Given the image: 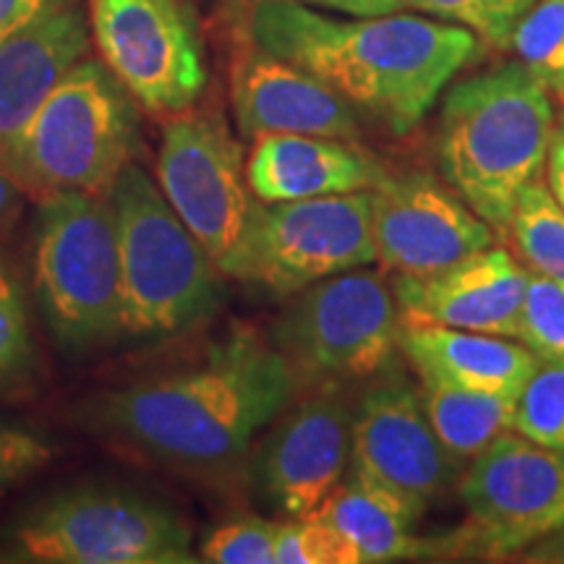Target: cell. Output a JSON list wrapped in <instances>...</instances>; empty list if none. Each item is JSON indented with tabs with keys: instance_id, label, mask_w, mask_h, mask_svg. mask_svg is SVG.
<instances>
[{
	"instance_id": "cell-21",
	"label": "cell",
	"mask_w": 564,
	"mask_h": 564,
	"mask_svg": "<svg viewBox=\"0 0 564 564\" xmlns=\"http://www.w3.org/2000/svg\"><path fill=\"white\" fill-rule=\"evenodd\" d=\"M340 531L356 546L361 564H384L403 560H434V541L413 535V523L421 518L411 505L382 486L364 478H343L312 512Z\"/></svg>"
},
{
	"instance_id": "cell-39",
	"label": "cell",
	"mask_w": 564,
	"mask_h": 564,
	"mask_svg": "<svg viewBox=\"0 0 564 564\" xmlns=\"http://www.w3.org/2000/svg\"><path fill=\"white\" fill-rule=\"evenodd\" d=\"M562 97H564V91H562Z\"/></svg>"
},
{
	"instance_id": "cell-36",
	"label": "cell",
	"mask_w": 564,
	"mask_h": 564,
	"mask_svg": "<svg viewBox=\"0 0 564 564\" xmlns=\"http://www.w3.org/2000/svg\"><path fill=\"white\" fill-rule=\"evenodd\" d=\"M19 186L11 181V175L6 173V167L0 165V223L11 215L13 204L19 199Z\"/></svg>"
},
{
	"instance_id": "cell-12",
	"label": "cell",
	"mask_w": 564,
	"mask_h": 564,
	"mask_svg": "<svg viewBox=\"0 0 564 564\" xmlns=\"http://www.w3.org/2000/svg\"><path fill=\"white\" fill-rule=\"evenodd\" d=\"M371 262H377V251L369 192L262 202L243 280L278 295H293Z\"/></svg>"
},
{
	"instance_id": "cell-35",
	"label": "cell",
	"mask_w": 564,
	"mask_h": 564,
	"mask_svg": "<svg viewBox=\"0 0 564 564\" xmlns=\"http://www.w3.org/2000/svg\"><path fill=\"white\" fill-rule=\"evenodd\" d=\"M546 186L554 194V199L560 202L564 209V131L560 129L554 133L552 147H549L546 158Z\"/></svg>"
},
{
	"instance_id": "cell-1",
	"label": "cell",
	"mask_w": 564,
	"mask_h": 564,
	"mask_svg": "<svg viewBox=\"0 0 564 564\" xmlns=\"http://www.w3.org/2000/svg\"><path fill=\"white\" fill-rule=\"evenodd\" d=\"M299 392L282 352L253 333L217 343L202 361L91 398L84 426L183 474H225L249 455Z\"/></svg>"
},
{
	"instance_id": "cell-38",
	"label": "cell",
	"mask_w": 564,
	"mask_h": 564,
	"mask_svg": "<svg viewBox=\"0 0 564 564\" xmlns=\"http://www.w3.org/2000/svg\"><path fill=\"white\" fill-rule=\"evenodd\" d=\"M562 131H564V121H562Z\"/></svg>"
},
{
	"instance_id": "cell-17",
	"label": "cell",
	"mask_w": 564,
	"mask_h": 564,
	"mask_svg": "<svg viewBox=\"0 0 564 564\" xmlns=\"http://www.w3.org/2000/svg\"><path fill=\"white\" fill-rule=\"evenodd\" d=\"M230 102L246 139L272 133L361 139L358 110L314 74L262 51L246 47L232 63Z\"/></svg>"
},
{
	"instance_id": "cell-13",
	"label": "cell",
	"mask_w": 564,
	"mask_h": 564,
	"mask_svg": "<svg viewBox=\"0 0 564 564\" xmlns=\"http://www.w3.org/2000/svg\"><path fill=\"white\" fill-rule=\"evenodd\" d=\"M369 204L377 262L394 278L442 272L494 246L491 225L426 173H387Z\"/></svg>"
},
{
	"instance_id": "cell-20",
	"label": "cell",
	"mask_w": 564,
	"mask_h": 564,
	"mask_svg": "<svg viewBox=\"0 0 564 564\" xmlns=\"http://www.w3.org/2000/svg\"><path fill=\"white\" fill-rule=\"evenodd\" d=\"M400 350L419 377H434L444 384L481 394L520 398L528 379L539 369V358L523 343L510 337L465 333V329L403 327Z\"/></svg>"
},
{
	"instance_id": "cell-30",
	"label": "cell",
	"mask_w": 564,
	"mask_h": 564,
	"mask_svg": "<svg viewBox=\"0 0 564 564\" xmlns=\"http://www.w3.org/2000/svg\"><path fill=\"white\" fill-rule=\"evenodd\" d=\"M32 327L24 295L9 267L0 262V387L17 382L32 364Z\"/></svg>"
},
{
	"instance_id": "cell-28",
	"label": "cell",
	"mask_w": 564,
	"mask_h": 564,
	"mask_svg": "<svg viewBox=\"0 0 564 564\" xmlns=\"http://www.w3.org/2000/svg\"><path fill=\"white\" fill-rule=\"evenodd\" d=\"M274 564H361L356 546L319 518L280 520Z\"/></svg>"
},
{
	"instance_id": "cell-25",
	"label": "cell",
	"mask_w": 564,
	"mask_h": 564,
	"mask_svg": "<svg viewBox=\"0 0 564 564\" xmlns=\"http://www.w3.org/2000/svg\"><path fill=\"white\" fill-rule=\"evenodd\" d=\"M405 11H419L447 24L465 26L484 45L507 51L518 21L535 0H403Z\"/></svg>"
},
{
	"instance_id": "cell-14",
	"label": "cell",
	"mask_w": 564,
	"mask_h": 564,
	"mask_svg": "<svg viewBox=\"0 0 564 564\" xmlns=\"http://www.w3.org/2000/svg\"><path fill=\"white\" fill-rule=\"evenodd\" d=\"M352 405L345 387H308L272 421L253 457V481L288 518H308L350 465Z\"/></svg>"
},
{
	"instance_id": "cell-6",
	"label": "cell",
	"mask_w": 564,
	"mask_h": 564,
	"mask_svg": "<svg viewBox=\"0 0 564 564\" xmlns=\"http://www.w3.org/2000/svg\"><path fill=\"white\" fill-rule=\"evenodd\" d=\"M34 291L61 348L84 352L123 335V282L108 196L61 192L40 199Z\"/></svg>"
},
{
	"instance_id": "cell-27",
	"label": "cell",
	"mask_w": 564,
	"mask_h": 564,
	"mask_svg": "<svg viewBox=\"0 0 564 564\" xmlns=\"http://www.w3.org/2000/svg\"><path fill=\"white\" fill-rule=\"evenodd\" d=\"M518 340L539 361H564V282L528 270Z\"/></svg>"
},
{
	"instance_id": "cell-11",
	"label": "cell",
	"mask_w": 564,
	"mask_h": 564,
	"mask_svg": "<svg viewBox=\"0 0 564 564\" xmlns=\"http://www.w3.org/2000/svg\"><path fill=\"white\" fill-rule=\"evenodd\" d=\"M89 37L150 112L192 110L207 87L202 40L181 0H87Z\"/></svg>"
},
{
	"instance_id": "cell-5",
	"label": "cell",
	"mask_w": 564,
	"mask_h": 564,
	"mask_svg": "<svg viewBox=\"0 0 564 564\" xmlns=\"http://www.w3.org/2000/svg\"><path fill=\"white\" fill-rule=\"evenodd\" d=\"M108 199L121 251L123 333L171 337L209 319L220 308L225 274L175 215L158 181L129 162Z\"/></svg>"
},
{
	"instance_id": "cell-16",
	"label": "cell",
	"mask_w": 564,
	"mask_h": 564,
	"mask_svg": "<svg viewBox=\"0 0 564 564\" xmlns=\"http://www.w3.org/2000/svg\"><path fill=\"white\" fill-rule=\"evenodd\" d=\"M528 270L507 249H489L423 278H394L403 327L465 329L518 340Z\"/></svg>"
},
{
	"instance_id": "cell-15",
	"label": "cell",
	"mask_w": 564,
	"mask_h": 564,
	"mask_svg": "<svg viewBox=\"0 0 564 564\" xmlns=\"http://www.w3.org/2000/svg\"><path fill=\"white\" fill-rule=\"evenodd\" d=\"M449 460L423 413L419 390L392 373L361 392L352 405L350 474L423 514L453 484Z\"/></svg>"
},
{
	"instance_id": "cell-18",
	"label": "cell",
	"mask_w": 564,
	"mask_h": 564,
	"mask_svg": "<svg viewBox=\"0 0 564 564\" xmlns=\"http://www.w3.org/2000/svg\"><path fill=\"white\" fill-rule=\"evenodd\" d=\"M246 175L259 202H295L371 192L387 171L358 141L272 133L253 139Z\"/></svg>"
},
{
	"instance_id": "cell-19",
	"label": "cell",
	"mask_w": 564,
	"mask_h": 564,
	"mask_svg": "<svg viewBox=\"0 0 564 564\" xmlns=\"http://www.w3.org/2000/svg\"><path fill=\"white\" fill-rule=\"evenodd\" d=\"M89 21L74 3L0 40V150L34 116L70 66L87 58Z\"/></svg>"
},
{
	"instance_id": "cell-22",
	"label": "cell",
	"mask_w": 564,
	"mask_h": 564,
	"mask_svg": "<svg viewBox=\"0 0 564 564\" xmlns=\"http://www.w3.org/2000/svg\"><path fill=\"white\" fill-rule=\"evenodd\" d=\"M419 379L423 413L455 465H468L499 434L512 429L518 405V398L512 394H481L444 384L434 377Z\"/></svg>"
},
{
	"instance_id": "cell-24",
	"label": "cell",
	"mask_w": 564,
	"mask_h": 564,
	"mask_svg": "<svg viewBox=\"0 0 564 564\" xmlns=\"http://www.w3.org/2000/svg\"><path fill=\"white\" fill-rule=\"evenodd\" d=\"M518 61L544 84L564 91V0H535L512 32Z\"/></svg>"
},
{
	"instance_id": "cell-2",
	"label": "cell",
	"mask_w": 564,
	"mask_h": 564,
	"mask_svg": "<svg viewBox=\"0 0 564 564\" xmlns=\"http://www.w3.org/2000/svg\"><path fill=\"white\" fill-rule=\"evenodd\" d=\"M253 45L314 74L394 137L419 126L484 42L432 17H335L299 0H257Z\"/></svg>"
},
{
	"instance_id": "cell-34",
	"label": "cell",
	"mask_w": 564,
	"mask_h": 564,
	"mask_svg": "<svg viewBox=\"0 0 564 564\" xmlns=\"http://www.w3.org/2000/svg\"><path fill=\"white\" fill-rule=\"evenodd\" d=\"M510 562H525V564H564V525L556 531L541 535V539L531 541V544L520 549L510 556Z\"/></svg>"
},
{
	"instance_id": "cell-29",
	"label": "cell",
	"mask_w": 564,
	"mask_h": 564,
	"mask_svg": "<svg viewBox=\"0 0 564 564\" xmlns=\"http://www.w3.org/2000/svg\"><path fill=\"white\" fill-rule=\"evenodd\" d=\"M280 520L236 518L217 525L202 544V562L212 564H274Z\"/></svg>"
},
{
	"instance_id": "cell-9",
	"label": "cell",
	"mask_w": 564,
	"mask_h": 564,
	"mask_svg": "<svg viewBox=\"0 0 564 564\" xmlns=\"http://www.w3.org/2000/svg\"><path fill=\"white\" fill-rule=\"evenodd\" d=\"M158 186L225 278H246L259 202L246 175L243 150L223 121L175 112L158 152Z\"/></svg>"
},
{
	"instance_id": "cell-8",
	"label": "cell",
	"mask_w": 564,
	"mask_h": 564,
	"mask_svg": "<svg viewBox=\"0 0 564 564\" xmlns=\"http://www.w3.org/2000/svg\"><path fill=\"white\" fill-rule=\"evenodd\" d=\"M400 335L392 288L361 267L299 291L274 324L272 345L299 387H345L390 369Z\"/></svg>"
},
{
	"instance_id": "cell-26",
	"label": "cell",
	"mask_w": 564,
	"mask_h": 564,
	"mask_svg": "<svg viewBox=\"0 0 564 564\" xmlns=\"http://www.w3.org/2000/svg\"><path fill=\"white\" fill-rule=\"evenodd\" d=\"M512 429L528 440L564 449V361H541L520 392Z\"/></svg>"
},
{
	"instance_id": "cell-23",
	"label": "cell",
	"mask_w": 564,
	"mask_h": 564,
	"mask_svg": "<svg viewBox=\"0 0 564 564\" xmlns=\"http://www.w3.org/2000/svg\"><path fill=\"white\" fill-rule=\"evenodd\" d=\"M514 251L525 270L564 282V209L541 181L528 183L507 220Z\"/></svg>"
},
{
	"instance_id": "cell-33",
	"label": "cell",
	"mask_w": 564,
	"mask_h": 564,
	"mask_svg": "<svg viewBox=\"0 0 564 564\" xmlns=\"http://www.w3.org/2000/svg\"><path fill=\"white\" fill-rule=\"evenodd\" d=\"M299 3L340 17H390L405 11L403 0H299Z\"/></svg>"
},
{
	"instance_id": "cell-32",
	"label": "cell",
	"mask_w": 564,
	"mask_h": 564,
	"mask_svg": "<svg viewBox=\"0 0 564 564\" xmlns=\"http://www.w3.org/2000/svg\"><path fill=\"white\" fill-rule=\"evenodd\" d=\"M66 0H0V40L11 37L26 26L40 21Z\"/></svg>"
},
{
	"instance_id": "cell-37",
	"label": "cell",
	"mask_w": 564,
	"mask_h": 564,
	"mask_svg": "<svg viewBox=\"0 0 564 564\" xmlns=\"http://www.w3.org/2000/svg\"><path fill=\"white\" fill-rule=\"evenodd\" d=\"M562 525H564V502H562L560 507H556V512L552 514V518H549V523H546V528H544V535L556 531V528H562Z\"/></svg>"
},
{
	"instance_id": "cell-3",
	"label": "cell",
	"mask_w": 564,
	"mask_h": 564,
	"mask_svg": "<svg viewBox=\"0 0 564 564\" xmlns=\"http://www.w3.org/2000/svg\"><path fill=\"white\" fill-rule=\"evenodd\" d=\"M554 133L549 89L520 61L505 63L444 95L436 162L447 186L505 230L518 194L544 173Z\"/></svg>"
},
{
	"instance_id": "cell-7",
	"label": "cell",
	"mask_w": 564,
	"mask_h": 564,
	"mask_svg": "<svg viewBox=\"0 0 564 564\" xmlns=\"http://www.w3.org/2000/svg\"><path fill=\"white\" fill-rule=\"evenodd\" d=\"M11 560L32 564H192V525L131 489L76 486L6 528Z\"/></svg>"
},
{
	"instance_id": "cell-10",
	"label": "cell",
	"mask_w": 564,
	"mask_h": 564,
	"mask_svg": "<svg viewBox=\"0 0 564 564\" xmlns=\"http://www.w3.org/2000/svg\"><path fill=\"white\" fill-rule=\"evenodd\" d=\"M465 523L434 541V560H505L544 535L564 502V449L514 429L468 463L460 486Z\"/></svg>"
},
{
	"instance_id": "cell-4",
	"label": "cell",
	"mask_w": 564,
	"mask_h": 564,
	"mask_svg": "<svg viewBox=\"0 0 564 564\" xmlns=\"http://www.w3.org/2000/svg\"><path fill=\"white\" fill-rule=\"evenodd\" d=\"M137 150L139 102L102 61L82 58L0 150V165L37 202L61 192L108 196Z\"/></svg>"
},
{
	"instance_id": "cell-31",
	"label": "cell",
	"mask_w": 564,
	"mask_h": 564,
	"mask_svg": "<svg viewBox=\"0 0 564 564\" xmlns=\"http://www.w3.org/2000/svg\"><path fill=\"white\" fill-rule=\"evenodd\" d=\"M55 442L37 429L0 419V491L53 463Z\"/></svg>"
}]
</instances>
